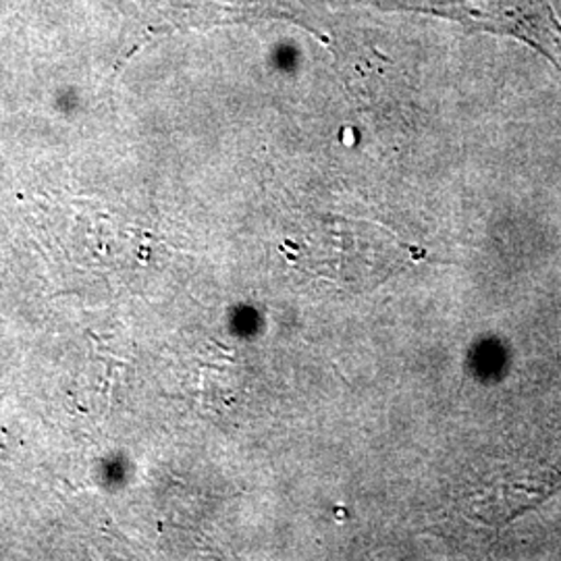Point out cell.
<instances>
[{
  "label": "cell",
  "mask_w": 561,
  "mask_h": 561,
  "mask_svg": "<svg viewBox=\"0 0 561 561\" xmlns=\"http://www.w3.org/2000/svg\"><path fill=\"white\" fill-rule=\"evenodd\" d=\"M373 4L456 21L470 32L512 36L561 67V21L549 0H373Z\"/></svg>",
  "instance_id": "1"
}]
</instances>
